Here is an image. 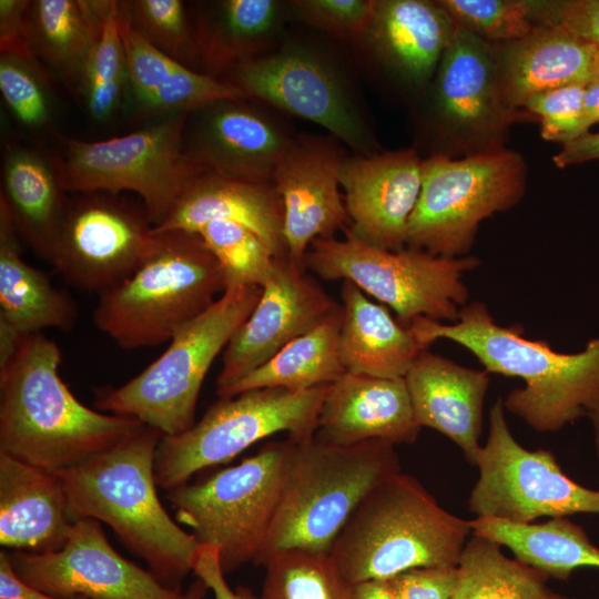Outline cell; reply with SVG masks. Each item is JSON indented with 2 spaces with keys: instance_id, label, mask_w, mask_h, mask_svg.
Returning a JSON list of instances; mask_svg holds the SVG:
<instances>
[{
  "instance_id": "cell-1",
  "label": "cell",
  "mask_w": 599,
  "mask_h": 599,
  "mask_svg": "<svg viewBox=\"0 0 599 599\" xmlns=\"http://www.w3.org/2000/svg\"><path fill=\"white\" fill-rule=\"evenodd\" d=\"M61 359L54 341L33 333L0 365V453L50 471L84 463L145 426L79 402L59 374Z\"/></svg>"
},
{
  "instance_id": "cell-2",
  "label": "cell",
  "mask_w": 599,
  "mask_h": 599,
  "mask_svg": "<svg viewBox=\"0 0 599 599\" xmlns=\"http://www.w3.org/2000/svg\"><path fill=\"white\" fill-rule=\"evenodd\" d=\"M408 327L424 348L449 339L486 372L521 378L525 386L512 389L504 407L538 432L559 430L599 408V336L579 353H559L546 341L526 338L519 324H498L478 301L465 305L455 323L417 317Z\"/></svg>"
},
{
  "instance_id": "cell-3",
  "label": "cell",
  "mask_w": 599,
  "mask_h": 599,
  "mask_svg": "<svg viewBox=\"0 0 599 599\" xmlns=\"http://www.w3.org/2000/svg\"><path fill=\"white\" fill-rule=\"evenodd\" d=\"M162 437L145 425L108 450L57 473L71 522L92 518L105 524L163 585L182 589L200 544L159 499L154 458Z\"/></svg>"
},
{
  "instance_id": "cell-4",
  "label": "cell",
  "mask_w": 599,
  "mask_h": 599,
  "mask_svg": "<svg viewBox=\"0 0 599 599\" xmlns=\"http://www.w3.org/2000/svg\"><path fill=\"white\" fill-rule=\"evenodd\" d=\"M400 471L395 445H337L316 435L287 439L277 508L256 561L288 549L329 552L349 517L385 478Z\"/></svg>"
},
{
  "instance_id": "cell-5",
  "label": "cell",
  "mask_w": 599,
  "mask_h": 599,
  "mask_svg": "<svg viewBox=\"0 0 599 599\" xmlns=\"http://www.w3.org/2000/svg\"><path fill=\"white\" fill-rule=\"evenodd\" d=\"M470 534L469 520L441 508L415 477L398 471L359 504L329 556L352 585L387 580L414 568L457 567Z\"/></svg>"
},
{
  "instance_id": "cell-6",
  "label": "cell",
  "mask_w": 599,
  "mask_h": 599,
  "mask_svg": "<svg viewBox=\"0 0 599 599\" xmlns=\"http://www.w3.org/2000/svg\"><path fill=\"white\" fill-rule=\"evenodd\" d=\"M154 234L149 255L129 278L99 295L93 311L95 326L125 349L171 341L226 290L222 267L199 233Z\"/></svg>"
},
{
  "instance_id": "cell-7",
  "label": "cell",
  "mask_w": 599,
  "mask_h": 599,
  "mask_svg": "<svg viewBox=\"0 0 599 599\" xmlns=\"http://www.w3.org/2000/svg\"><path fill=\"white\" fill-rule=\"evenodd\" d=\"M262 287H230L201 315L182 326L167 348L135 377L95 393L98 409L130 416L176 436L194 425L205 376L216 356L250 316Z\"/></svg>"
},
{
  "instance_id": "cell-8",
  "label": "cell",
  "mask_w": 599,
  "mask_h": 599,
  "mask_svg": "<svg viewBox=\"0 0 599 599\" xmlns=\"http://www.w3.org/2000/svg\"><path fill=\"white\" fill-rule=\"evenodd\" d=\"M304 265L323 280L351 281L392 308L408 327L417 317L455 323L469 300L464 277L479 260L439 256L413 246L382 250L346 229L344 238L314 240Z\"/></svg>"
},
{
  "instance_id": "cell-9",
  "label": "cell",
  "mask_w": 599,
  "mask_h": 599,
  "mask_svg": "<svg viewBox=\"0 0 599 599\" xmlns=\"http://www.w3.org/2000/svg\"><path fill=\"white\" fill-rule=\"evenodd\" d=\"M522 156L504 148L454 159L424 160L407 246L446 257L466 256L480 222L516 205L525 193Z\"/></svg>"
},
{
  "instance_id": "cell-10",
  "label": "cell",
  "mask_w": 599,
  "mask_h": 599,
  "mask_svg": "<svg viewBox=\"0 0 599 599\" xmlns=\"http://www.w3.org/2000/svg\"><path fill=\"white\" fill-rule=\"evenodd\" d=\"M190 115L164 118L108 140L63 138V156L57 162L64 191L134 192L152 227L158 226L189 183L205 171L184 149Z\"/></svg>"
},
{
  "instance_id": "cell-11",
  "label": "cell",
  "mask_w": 599,
  "mask_h": 599,
  "mask_svg": "<svg viewBox=\"0 0 599 599\" xmlns=\"http://www.w3.org/2000/svg\"><path fill=\"white\" fill-rule=\"evenodd\" d=\"M327 389L257 388L220 397L187 430L161 438L154 458L158 487L167 491L183 485L277 433L292 439L314 436Z\"/></svg>"
},
{
  "instance_id": "cell-12",
  "label": "cell",
  "mask_w": 599,
  "mask_h": 599,
  "mask_svg": "<svg viewBox=\"0 0 599 599\" xmlns=\"http://www.w3.org/2000/svg\"><path fill=\"white\" fill-rule=\"evenodd\" d=\"M286 446L268 443L237 465L165 493L176 520L219 550L224 573L256 565L277 508Z\"/></svg>"
},
{
  "instance_id": "cell-13",
  "label": "cell",
  "mask_w": 599,
  "mask_h": 599,
  "mask_svg": "<svg viewBox=\"0 0 599 599\" xmlns=\"http://www.w3.org/2000/svg\"><path fill=\"white\" fill-rule=\"evenodd\" d=\"M221 79L248 100L323 126L355 154L375 153L374 138L351 84L334 61L312 45L286 42Z\"/></svg>"
},
{
  "instance_id": "cell-14",
  "label": "cell",
  "mask_w": 599,
  "mask_h": 599,
  "mask_svg": "<svg viewBox=\"0 0 599 599\" xmlns=\"http://www.w3.org/2000/svg\"><path fill=\"white\" fill-rule=\"evenodd\" d=\"M499 398L489 412V434L475 465L479 477L468 509L477 517L528 524L540 517L599 514V490L567 475L550 450H529L514 438Z\"/></svg>"
},
{
  "instance_id": "cell-15",
  "label": "cell",
  "mask_w": 599,
  "mask_h": 599,
  "mask_svg": "<svg viewBox=\"0 0 599 599\" xmlns=\"http://www.w3.org/2000/svg\"><path fill=\"white\" fill-rule=\"evenodd\" d=\"M69 200L50 264L70 285L99 295L129 278L153 248L145 211L111 195Z\"/></svg>"
},
{
  "instance_id": "cell-16",
  "label": "cell",
  "mask_w": 599,
  "mask_h": 599,
  "mask_svg": "<svg viewBox=\"0 0 599 599\" xmlns=\"http://www.w3.org/2000/svg\"><path fill=\"white\" fill-rule=\"evenodd\" d=\"M8 557L22 581L60 598L182 599L183 596L182 589L166 587L149 569L121 556L109 542L101 522L92 518L73 521L59 550L8 551Z\"/></svg>"
},
{
  "instance_id": "cell-17",
  "label": "cell",
  "mask_w": 599,
  "mask_h": 599,
  "mask_svg": "<svg viewBox=\"0 0 599 599\" xmlns=\"http://www.w3.org/2000/svg\"><path fill=\"white\" fill-rule=\"evenodd\" d=\"M432 84V119L468 155L500 149L519 112L502 102L493 43L457 26Z\"/></svg>"
},
{
  "instance_id": "cell-18",
  "label": "cell",
  "mask_w": 599,
  "mask_h": 599,
  "mask_svg": "<svg viewBox=\"0 0 599 599\" xmlns=\"http://www.w3.org/2000/svg\"><path fill=\"white\" fill-rule=\"evenodd\" d=\"M339 308L341 304L306 270L287 258H275L258 302L223 351L216 394L323 324Z\"/></svg>"
},
{
  "instance_id": "cell-19",
  "label": "cell",
  "mask_w": 599,
  "mask_h": 599,
  "mask_svg": "<svg viewBox=\"0 0 599 599\" xmlns=\"http://www.w3.org/2000/svg\"><path fill=\"white\" fill-rule=\"evenodd\" d=\"M334 136H294L278 161L272 181L283 203L287 260L305 268V255L316 238H331L349 227L341 193V170L348 155Z\"/></svg>"
},
{
  "instance_id": "cell-20",
  "label": "cell",
  "mask_w": 599,
  "mask_h": 599,
  "mask_svg": "<svg viewBox=\"0 0 599 599\" xmlns=\"http://www.w3.org/2000/svg\"><path fill=\"white\" fill-rule=\"evenodd\" d=\"M247 100H223L192 113L184 149L205 171L272 181L294 136L274 114Z\"/></svg>"
},
{
  "instance_id": "cell-21",
  "label": "cell",
  "mask_w": 599,
  "mask_h": 599,
  "mask_svg": "<svg viewBox=\"0 0 599 599\" xmlns=\"http://www.w3.org/2000/svg\"><path fill=\"white\" fill-rule=\"evenodd\" d=\"M423 163L414 149L347 156L341 186L351 233L377 248H405L422 189Z\"/></svg>"
},
{
  "instance_id": "cell-22",
  "label": "cell",
  "mask_w": 599,
  "mask_h": 599,
  "mask_svg": "<svg viewBox=\"0 0 599 599\" xmlns=\"http://www.w3.org/2000/svg\"><path fill=\"white\" fill-rule=\"evenodd\" d=\"M456 29L437 1L374 0L369 24L354 44L398 81L420 89L432 82Z\"/></svg>"
},
{
  "instance_id": "cell-23",
  "label": "cell",
  "mask_w": 599,
  "mask_h": 599,
  "mask_svg": "<svg viewBox=\"0 0 599 599\" xmlns=\"http://www.w3.org/2000/svg\"><path fill=\"white\" fill-rule=\"evenodd\" d=\"M404 378L346 372L328 385L315 435L337 445L412 444L419 434Z\"/></svg>"
},
{
  "instance_id": "cell-24",
  "label": "cell",
  "mask_w": 599,
  "mask_h": 599,
  "mask_svg": "<svg viewBox=\"0 0 599 599\" xmlns=\"http://www.w3.org/2000/svg\"><path fill=\"white\" fill-rule=\"evenodd\" d=\"M214 220L233 221L254 231L275 258H287L284 211L273 181L227 176L210 171L196 175L165 219L152 232L196 233Z\"/></svg>"
},
{
  "instance_id": "cell-25",
  "label": "cell",
  "mask_w": 599,
  "mask_h": 599,
  "mask_svg": "<svg viewBox=\"0 0 599 599\" xmlns=\"http://www.w3.org/2000/svg\"><path fill=\"white\" fill-rule=\"evenodd\" d=\"M404 379L417 424L451 439L475 465L483 404L490 382L488 372L461 366L427 348L419 353Z\"/></svg>"
},
{
  "instance_id": "cell-26",
  "label": "cell",
  "mask_w": 599,
  "mask_h": 599,
  "mask_svg": "<svg viewBox=\"0 0 599 599\" xmlns=\"http://www.w3.org/2000/svg\"><path fill=\"white\" fill-rule=\"evenodd\" d=\"M494 48L501 99L515 112L539 93L596 78L599 51L559 27L540 24Z\"/></svg>"
},
{
  "instance_id": "cell-27",
  "label": "cell",
  "mask_w": 599,
  "mask_h": 599,
  "mask_svg": "<svg viewBox=\"0 0 599 599\" xmlns=\"http://www.w3.org/2000/svg\"><path fill=\"white\" fill-rule=\"evenodd\" d=\"M57 471L0 453V545L34 554L61 549L72 522Z\"/></svg>"
},
{
  "instance_id": "cell-28",
  "label": "cell",
  "mask_w": 599,
  "mask_h": 599,
  "mask_svg": "<svg viewBox=\"0 0 599 599\" xmlns=\"http://www.w3.org/2000/svg\"><path fill=\"white\" fill-rule=\"evenodd\" d=\"M288 13L287 2L277 0L201 3L192 23L203 73L221 79L275 49Z\"/></svg>"
},
{
  "instance_id": "cell-29",
  "label": "cell",
  "mask_w": 599,
  "mask_h": 599,
  "mask_svg": "<svg viewBox=\"0 0 599 599\" xmlns=\"http://www.w3.org/2000/svg\"><path fill=\"white\" fill-rule=\"evenodd\" d=\"M69 200L58 162L27 146H13L6 152L0 202L19 236L48 262Z\"/></svg>"
},
{
  "instance_id": "cell-30",
  "label": "cell",
  "mask_w": 599,
  "mask_h": 599,
  "mask_svg": "<svg viewBox=\"0 0 599 599\" xmlns=\"http://www.w3.org/2000/svg\"><path fill=\"white\" fill-rule=\"evenodd\" d=\"M339 353L346 372L404 378L424 348L409 327L386 306L367 298L351 281H342Z\"/></svg>"
},
{
  "instance_id": "cell-31",
  "label": "cell",
  "mask_w": 599,
  "mask_h": 599,
  "mask_svg": "<svg viewBox=\"0 0 599 599\" xmlns=\"http://www.w3.org/2000/svg\"><path fill=\"white\" fill-rule=\"evenodd\" d=\"M77 318L72 297L22 257L19 233L0 202V325L23 336L43 328L70 331Z\"/></svg>"
},
{
  "instance_id": "cell-32",
  "label": "cell",
  "mask_w": 599,
  "mask_h": 599,
  "mask_svg": "<svg viewBox=\"0 0 599 599\" xmlns=\"http://www.w3.org/2000/svg\"><path fill=\"white\" fill-rule=\"evenodd\" d=\"M469 525L471 535L509 548L517 560L549 578L566 580L578 568H599V548L566 517L541 524L477 517Z\"/></svg>"
},
{
  "instance_id": "cell-33",
  "label": "cell",
  "mask_w": 599,
  "mask_h": 599,
  "mask_svg": "<svg viewBox=\"0 0 599 599\" xmlns=\"http://www.w3.org/2000/svg\"><path fill=\"white\" fill-rule=\"evenodd\" d=\"M341 322L342 305L323 324L288 343L219 397L257 388L301 392L334 383L346 373L339 353Z\"/></svg>"
},
{
  "instance_id": "cell-34",
  "label": "cell",
  "mask_w": 599,
  "mask_h": 599,
  "mask_svg": "<svg viewBox=\"0 0 599 599\" xmlns=\"http://www.w3.org/2000/svg\"><path fill=\"white\" fill-rule=\"evenodd\" d=\"M33 50L80 93L83 71L99 35L98 0H35L30 6Z\"/></svg>"
},
{
  "instance_id": "cell-35",
  "label": "cell",
  "mask_w": 599,
  "mask_h": 599,
  "mask_svg": "<svg viewBox=\"0 0 599 599\" xmlns=\"http://www.w3.org/2000/svg\"><path fill=\"white\" fill-rule=\"evenodd\" d=\"M458 569L451 599H572L551 590L546 573L506 557L499 544L483 537L467 540Z\"/></svg>"
},
{
  "instance_id": "cell-36",
  "label": "cell",
  "mask_w": 599,
  "mask_h": 599,
  "mask_svg": "<svg viewBox=\"0 0 599 599\" xmlns=\"http://www.w3.org/2000/svg\"><path fill=\"white\" fill-rule=\"evenodd\" d=\"M98 7L100 32L83 71L80 94L92 119L104 122L120 111L130 88L119 1L98 0Z\"/></svg>"
},
{
  "instance_id": "cell-37",
  "label": "cell",
  "mask_w": 599,
  "mask_h": 599,
  "mask_svg": "<svg viewBox=\"0 0 599 599\" xmlns=\"http://www.w3.org/2000/svg\"><path fill=\"white\" fill-rule=\"evenodd\" d=\"M258 599H354L329 552L288 549L271 555Z\"/></svg>"
},
{
  "instance_id": "cell-38",
  "label": "cell",
  "mask_w": 599,
  "mask_h": 599,
  "mask_svg": "<svg viewBox=\"0 0 599 599\" xmlns=\"http://www.w3.org/2000/svg\"><path fill=\"white\" fill-rule=\"evenodd\" d=\"M196 233L220 263L226 288L265 284L275 257L254 231L233 221L214 220Z\"/></svg>"
},
{
  "instance_id": "cell-39",
  "label": "cell",
  "mask_w": 599,
  "mask_h": 599,
  "mask_svg": "<svg viewBox=\"0 0 599 599\" xmlns=\"http://www.w3.org/2000/svg\"><path fill=\"white\" fill-rule=\"evenodd\" d=\"M131 24L165 54L195 70L199 49L193 23L180 0L122 1Z\"/></svg>"
},
{
  "instance_id": "cell-40",
  "label": "cell",
  "mask_w": 599,
  "mask_h": 599,
  "mask_svg": "<svg viewBox=\"0 0 599 599\" xmlns=\"http://www.w3.org/2000/svg\"><path fill=\"white\" fill-rule=\"evenodd\" d=\"M247 99L230 82L183 67L172 78L134 103L136 116L164 119L172 115L192 114L223 100Z\"/></svg>"
},
{
  "instance_id": "cell-41",
  "label": "cell",
  "mask_w": 599,
  "mask_h": 599,
  "mask_svg": "<svg viewBox=\"0 0 599 599\" xmlns=\"http://www.w3.org/2000/svg\"><path fill=\"white\" fill-rule=\"evenodd\" d=\"M457 26L497 44L528 35L538 24L526 0H438Z\"/></svg>"
},
{
  "instance_id": "cell-42",
  "label": "cell",
  "mask_w": 599,
  "mask_h": 599,
  "mask_svg": "<svg viewBox=\"0 0 599 599\" xmlns=\"http://www.w3.org/2000/svg\"><path fill=\"white\" fill-rule=\"evenodd\" d=\"M0 91L14 118L29 129H41L52 116V102L39 60L0 57Z\"/></svg>"
},
{
  "instance_id": "cell-43",
  "label": "cell",
  "mask_w": 599,
  "mask_h": 599,
  "mask_svg": "<svg viewBox=\"0 0 599 599\" xmlns=\"http://www.w3.org/2000/svg\"><path fill=\"white\" fill-rule=\"evenodd\" d=\"M119 23L124 47L129 88L136 103L166 83L183 67L158 49L130 22L123 2L119 1Z\"/></svg>"
},
{
  "instance_id": "cell-44",
  "label": "cell",
  "mask_w": 599,
  "mask_h": 599,
  "mask_svg": "<svg viewBox=\"0 0 599 599\" xmlns=\"http://www.w3.org/2000/svg\"><path fill=\"white\" fill-rule=\"evenodd\" d=\"M586 84L575 83L548 90L526 102L524 108L540 120L544 140L564 145L589 132L583 113Z\"/></svg>"
},
{
  "instance_id": "cell-45",
  "label": "cell",
  "mask_w": 599,
  "mask_h": 599,
  "mask_svg": "<svg viewBox=\"0 0 599 599\" xmlns=\"http://www.w3.org/2000/svg\"><path fill=\"white\" fill-rule=\"evenodd\" d=\"M290 13L306 26L356 43L367 29L374 0H293Z\"/></svg>"
},
{
  "instance_id": "cell-46",
  "label": "cell",
  "mask_w": 599,
  "mask_h": 599,
  "mask_svg": "<svg viewBox=\"0 0 599 599\" xmlns=\"http://www.w3.org/2000/svg\"><path fill=\"white\" fill-rule=\"evenodd\" d=\"M538 26L559 27L599 51V0L534 1Z\"/></svg>"
},
{
  "instance_id": "cell-47",
  "label": "cell",
  "mask_w": 599,
  "mask_h": 599,
  "mask_svg": "<svg viewBox=\"0 0 599 599\" xmlns=\"http://www.w3.org/2000/svg\"><path fill=\"white\" fill-rule=\"evenodd\" d=\"M458 579V566L425 567L406 570L386 582L395 599H451Z\"/></svg>"
},
{
  "instance_id": "cell-48",
  "label": "cell",
  "mask_w": 599,
  "mask_h": 599,
  "mask_svg": "<svg viewBox=\"0 0 599 599\" xmlns=\"http://www.w3.org/2000/svg\"><path fill=\"white\" fill-rule=\"evenodd\" d=\"M29 0H0V52L39 60L34 53L30 27Z\"/></svg>"
},
{
  "instance_id": "cell-49",
  "label": "cell",
  "mask_w": 599,
  "mask_h": 599,
  "mask_svg": "<svg viewBox=\"0 0 599 599\" xmlns=\"http://www.w3.org/2000/svg\"><path fill=\"white\" fill-rule=\"evenodd\" d=\"M192 571L200 578L214 599H258L246 587H237L233 590L225 580V573L221 566L219 550L211 545H199L193 562Z\"/></svg>"
},
{
  "instance_id": "cell-50",
  "label": "cell",
  "mask_w": 599,
  "mask_h": 599,
  "mask_svg": "<svg viewBox=\"0 0 599 599\" xmlns=\"http://www.w3.org/2000/svg\"><path fill=\"white\" fill-rule=\"evenodd\" d=\"M0 599H89L87 597L60 598L43 592L24 581L14 572L8 551H0Z\"/></svg>"
},
{
  "instance_id": "cell-51",
  "label": "cell",
  "mask_w": 599,
  "mask_h": 599,
  "mask_svg": "<svg viewBox=\"0 0 599 599\" xmlns=\"http://www.w3.org/2000/svg\"><path fill=\"white\" fill-rule=\"evenodd\" d=\"M597 159H599V132H587L564 144L552 161L556 166L566 167Z\"/></svg>"
},
{
  "instance_id": "cell-52",
  "label": "cell",
  "mask_w": 599,
  "mask_h": 599,
  "mask_svg": "<svg viewBox=\"0 0 599 599\" xmlns=\"http://www.w3.org/2000/svg\"><path fill=\"white\" fill-rule=\"evenodd\" d=\"M583 113L588 130L599 123V77L593 78L585 87Z\"/></svg>"
},
{
  "instance_id": "cell-53",
  "label": "cell",
  "mask_w": 599,
  "mask_h": 599,
  "mask_svg": "<svg viewBox=\"0 0 599 599\" xmlns=\"http://www.w3.org/2000/svg\"><path fill=\"white\" fill-rule=\"evenodd\" d=\"M354 599H395L386 580H370L353 585Z\"/></svg>"
},
{
  "instance_id": "cell-54",
  "label": "cell",
  "mask_w": 599,
  "mask_h": 599,
  "mask_svg": "<svg viewBox=\"0 0 599 599\" xmlns=\"http://www.w3.org/2000/svg\"><path fill=\"white\" fill-rule=\"evenodd\" d=\"M207 590L205 583L200 578H196L187 589L183 591L182 599H204Z\"/></svg>"
},
{
  "instance_id": "cell-55",
  "label": "cell",
  "mask_w": 599,
  "mask_h": 599,
  "mask_svg": "<svg viewBox=\"0 0 599 599\" xmlns=\"http://www.w3.org/2000/svg\"><path fill=\"white\" fill-rule=\"evenodd\" d=\"M588 417H590L593 424L595 440H596V446L599 454V408L591 412Z\"/></svg>"
},
{
  "instance_id": "cell-56",
  "label": "cell",
  "mask_w": 599,
  "mask_h": 599,
  "mask_svg": "<svg viewBox=\"0 0 599 599\" xmlns=\"http://www.w3.org/2000/svg\"><path fill=\"white\" fill-rule=\"evenodd\" d=\"M596 77H599V57L596 63Z\"/></svg>"
}]
</instances>
